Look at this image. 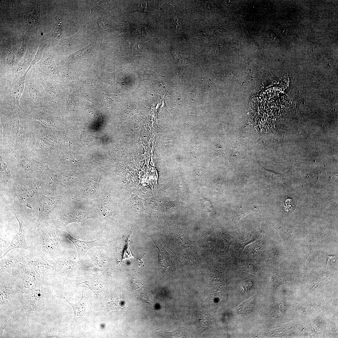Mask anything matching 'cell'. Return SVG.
Returning <instances> with one entry per match:
<instances>
[{"label":"cell","instance_id":"cell-12","mask_svg":"<svg viewBox=\"0 0 338 338\" xmlns=\"http://www.w3.org/2000/svg\"><path fill=\"white\" fill-rule=\"evenodd\" d=\"M55 261L53 277L61 281L67 283L69 278L74 275L77 269V264L72 258L66 255L54 258Z\"/></svg>","mask_w":338,"mask_h":338},{"label":"cell","instance_id":"cell-4","mask_svg":"<svg viewBox=\"0 0 338 338\" xmlns=\"http://www.w3.org/2000/svg\"><path fill=\"white\" fill-rule=\"evenodd\" d=\"M5 151L12 175L15 179H41L45 165L34 159L32 152L23 150Z\"/></svg>","mask_w":338,"mask_h":338},{"label":"cell","instance_id":"cell-21","mask_svg":"<svg viewBox=\"0 0 338 338\" xmlns=\"http://www.w3.org/2000/svg\"><path fill=\"white\" fill-rule=\"evenodd\" d=\"M29 69H28L22 76L15 80L12 85L11 92H9L10 95L6 97V100L12 102L20 109L22 108L20 105L19 100L24 91L26 77Z\"/></svg>","mask_w":338,"mask_h":338},{"label":"cell","instance_id":"cell-1","mask_svg":"<svg viewBox=\"0 0 338 338\" xmlns=\"http://www.w3.org/2000/svg\"><path fill=\"white\" fill-rule=\"evenodd\" d=\"M0 192L1 202L13 214L29 219L34 208L37 209L41 179H16L12 187Z\"/></svg>","mask_w":338,"mask_h":338},{"label":"cell","instance_id":"cell-20","mask_svg":"<svg viewBox=\"0 0 338 338\" xmlns=\"http://www.w3.org/2000/svg\"><path fill=\"white\" fill-rule=\"evenodd\" d=\"M19 225L18 232L14 236L8 247L6 249L3 256L4 257L10 250L15 248H20L23 250H29V247L26 242L25 231L26 226L24 222L18 218H16Z\"/></svg>","mask_w":338,"mask_h":338},{"label":"cell","instance_id":"cell-31","mask_svg":"<svg viewBox=\"0 0 338 338\" xmlns=\"http://www.w3.org/2000/svg\"><path fill=\"white\" fill-rule=\"evenodd\" d=\"M53 35L56 37H60L62 31V23L61 21L57 22L54 26L52 29Z\"/></svg>","mask_w":338,"mask_h":338},{"label":"cell","instance_id":"cell-26","mask_svg":"<svg viewBox=\"0 0 338 338\" xmlns=\"http://www.w3.org/2000/svg\"><path fill=\"white\" fill-rule=\"evenodd\" d=\"M0 273L6 272L9 273L13 272L19 264L17 258L7 259L4 257L0 258Z\"/></svg>","mask_w":338,"mask_h":338},{"label":"cell","instance_id":"cell-10","mask_svg":"<svg viewBox=\"0 0 338 338\" xmlns=\"http://www.w3.org/2000/svg\"><path fill=\"white\" fill-rule=\"evenodd\" d=\"M17 259L19 264L13 273L16 277L18 285L21 292L32 287L35 284L36 274L29 263L22 253L18 254Z\"/></svg>","mask_w":338,"mask_h":338},{"label":"cell","instance_id":"cell-7","mask_svg":"<svg viewBox=\"0 0 338 338\" xmlns=\"http://www.w3.org/2000/svg\"><path fill=\"white\" fill-rule=\"evenodd\" d=\"M49 215V223L61 229L71 223H81L91 218L84 212L73 208L66 202L63 201Z\"/></svg>","mask_w":338,"mask_h":338},{"label":"cell","instance_id":"cell-27","mask_svg":"<svg viewBox=\"0 0 338 338\" xmlns=\"http://www.w3.org/2000/svg\"><path fill=\"white\" fill-rule=\"evenodd\" d=\"M254 303V297L250 298L239 305L237 308V311L242 315L249 314L253 310Z\"/></svg>","mask_w":338,"mask_h":338},{"label":"cell","instance_id":"cell-3","mask_svg":"<svg viewBox=\"0 0 338 338\" xmlns=\"http://www.w3.org/2000/svg\"><path fill=\"white\" fill-rule=\"evenodd\" d=\"M29 250L44 258L53 259L66 255L64 243L57 236L55 227L47 222L37 228L32 227L25 235Z\"/></svg>","mask_w":338,"mask_h":338},{"label":"cell","instance_id":"cell-28","mask_svg":"<svg viewBox=\"0 0 338 338\" xmlns=\"http://www.w3.org/2000/svg\"><path fill=\"white\" fill-rule=\"evenodd\" d=\"M33 54L30 50H28L18 64L16 68V72L21 71H24L26 69L28 68L32 61Z\"/></svg>","mask_w":338,"mask_h":338},{"label":"cell","instance_id":"cell-2","mask_svg":"<svg viewBox=\"0 0 338 338\" xmlns=\"http://www.w3.org/2000/svg\"><path fill=\"white\" fill-rule=\"evenodd\" d=\"M0 148L31 152L27 145L30 135L25 130L20 114L23 110L9 101H0Z\"/></svg>","mask_w":338,"mask_h":338},{"label":"cell","instance_id":"cell-23","mask_svg":"<svg viewBox=\"0 0 338 338\" xmlns=\"http://www.w3.org/2000/svg\"><path fill=\"white\" fill-rule=\"evenodd\" d=\"M78 287H87L93 291L96 296H99L102 292L105 283L96 279L86 277L81 279L75 280Z\"/></svg>","mask_w":338,"mask_h":338},{"label":"cell","instance_id":"cell-32","mask_svg":"<svg viewBox=\"0 0 338 338\" xmlns=\"http://www.w3.org/2000/svg\"><path fill=\"white\" fill-rule=\"evenodd\" d=\"M294 204L292 201L290 199H287L284 204V209L287 213L292 212L294 209Z\"/></svg>","mask_w":338,"mask_h":338},{"label":"cell","instance_id":"cell-14","mask_svg":"<svg viewBox=\"0 0 338 338\" xmlns=\"http://www.w3.org/2000/svg\"><path fill=\"white\" fill-rule=\"evenodd\" d=\"M27 112L29 117L32 119L40 121L47 126L58 129V117L55 115L52 106L43 105L33 107Z\"/></svg>","mask_w":338,"mask_h":338},{"label":"cell","instance_id":"cell-5","mask_svg":"<svg viewBox=\"0 0 338 338\" xmlns=\"http://www.w3.org/2000/svg\"><path fill=\"white\" fill-rule=\"evenodd\" d=\"M34 285L21 292V303L25 312L27 325L36 321L44 311L47 302L43 290L44 279L37 277Z\"/></svg>","mask_w":338,"mask_h":338},{"label":"cell","instance_id":"cell-11","mask_svg":"<svg viewBox=\"0 0 338 338\" xmlns=\"http://www.w3.org/2000/svg\"><path fill=\"white\" fill-rule=\"evenodd\" d=\"M25 130L28 133L42 138L47 142L54 144L56 142V132L54 127L45 125L40 121L29 116L21 120Z\"/></svg>","mask_w":338,"mask_h":338},{"label":"cell","instance_id":"cell-30","mask_svg":"<svg viewBox=\"0 0 338 338\" xmlns=\"http://www.w3.org/2000/svg\"><path fill=\"white\" fill-rule=\"evenodd\" d=\"M130 234L127 237H125L126 238L125 240V246L124 250V252L123 255V259H125L126 258H129L131 257H133L129 247V242L130 241Z\"/></svg>","mask_w":338,"mask_h":338},{"label":"cell","instance_id":"cell-6","mask_svg":"<svg viewBox=\"0 0 338 338\" xmlns=\"http://www.w3.org/2000/svg\"><path fill=\"white\" fill-rule=\"evenodd\" d=\"M0 315L9 314L21 302V292L13 273H0Z\"/></svg>","mask_w":338,"mask_h":338},{"label":"cell","instance_id":"cell-15","mask_svg":"<svg viewBox=\"0 0 338 338\" xmlns=\"http://www.w3.org/2000/svg\"><path fill=\"white\" fill-rule=\"evenodd\" d=\"M40 86L35 75L31 76L27 74L23 93L26 98L33 104V107L45 105L44 97L41 93Z\"/></svg>","mask_w":338,"mask_h":338},{"label":"cell","instance_id":"cell-9","mask_svg":"<svg viewBox=\"0 0 338 338\" xmlns=\"http://www.w3.org/2000/svg\"><path fill=\"white\" fill-rule=\"evenodd\" d=\"M69 194V192L67 191L59 196L48 197L44 195L42 192H40L38 197L39 206V214L32 227L37 228L44 222L49 223L50 214L59 204L68 197Z\"/></svg>","mask_w":338,"mask_h":338},{"label":"cell","instance_id":"cell-8","mask_svg":"<svg viewBox=\"0 0 338 338\" xmlns=\"http://www.w3.org/2000/svg\"><path fill=\"white\" fill-rule=\"evenodd\" d=\"M27 145L34 159L51 167L55 164L57 152L53 144L30 135Z\"/></svg>","mask_w":338,"mask_h":338},{"label":"cell","instance_id":"cell-18","mask_svg":"<svg viewBox=\"0 0 338 338\" xmlns=\"http://www.w3.org/2000/svg\"><path fill=\"white\" fill-rule=\"evenodd\" d=\"M0 190H7L12 187L15 179L12 175L6 152L0 150Z\"/></svg>","mask_w":338,"mask_h":338},{"label":"cell","instance_id":"cell-33","mask_svg":"<svg viewBox=\"0 0 338 338\" xmlns=\"http://www.w3.org/2000/svg\"><path fill=\"white\" fill-rule=\"evenodd\" d=\"M15 55L14 53L10 51L6 55L5 59V63L9 66L13 65L15 61Z\"/></svg>","mask_w":338,"mask_h":338},{"label":"cell","instance_id":"cell-29","mask_svg":"<svg viewBox=\"0 0 338 338\" xmlns=\"http://www.w3.org/2000/svg\"><path fill=\"white\" fill-rule=\"evenodd\" d=\"M43 48L44 46L42 42H41L39 45L36 54L35 55L32 61L31 62L28 68L30 69L32 67L34 66L37 63H38L41 59Z\"/></svg>","mask_w":338,"mask_h":338},{"label":"cell","instance_id":"cell-35","mask_svg":"<svg viewBox=\"0 0 338 338\" xmlns=\"http://www.w3.org/2000/svg\"><path fill=\"white\" fill-rule=\"evenodd\" d=\"M145 254H144L143 256H142L140 258H139L138 259L139 261L140 262V264H140L139 265H141V264H142V265H143L144 266L143 263V261H142V259L143 258V256H144V255Z\"/></svg>","mask_w":338,"mask_h":338},{"label":"cell","instance_id":"cell-16","mask_svg":"<svg viewBox=\"0 0 338 338\" xmlns=\"http://www.w3.org/2000/svg\"><path fill=\"white\" fill-rule=\"evenodd\" d=\"M58 173L49 166L45 165L41 179V191L44 195L48 197L57 196Z\"/></svg>","mask_w":338,"mask_h":338},{"label":"cell","instance_id":"cell-22","mask_svg":"<svg viewBox=\"0 0 338 338\" xmlns=\"http://www.w3.org/2000/svg\"><path fill=\"white\" fill-rule=\"evenodd\" d=\"M64 298L72 307L74 313V317L71 324L72 326L75 327L84 319L86 315V303L88 297L84 294L83 291L82 296L79 302L74 304L69 302L66 298Z\"/></svg>","mask_w":338,"mask_h":338},{"label":"cell","instance_id":"cell-34","mask_svg":"<svg viewBox=\"0 0 338 338\" xmlns=\"http://www.w3.org/2000/svg\"><path fill=\"white\" fill-rule=\"evenodd\" d=\"M9 319H6L5 320L4 322H3L2 323H0V337L2 336L3 334V333L4 330L7 326L8 323L9 322Z\"/></svg>","mask_w":338,"mask_h":338},{"label":"cell","instance_id":"cell-24","mask_svg":"<svg viewBox=\"0 0 338 338\" xmlns=\"http://www.w3.org/2000/svg\"><path fill=\"white\" fill-rule=\"evenodd\" d=\"M105 310L109 311L113 310L130 309L124 304L120 295L114 296L107 300L105 303Z\"/></svg>","mask_w":338,"mask_h":338},{"label":"cell","instance_id":"cell-25","mask_svg":"<svg viewBox=\"0 0 338 338\" xmlns=\"http://www.w3.org/2000/svg\"><path fill=\"white\" fill-rule=\"evenodd\" d=\"M29 27L33 30H37L41 28L40 7L38 3L35 9L29 14L27 19Z\"/></svg>","mask_w":338,"mask_h":338},{"label":"cell","instance_id":"cell-19","mask_svg":"<svg viewBox=\"0 0 338 338\" xmlns=\"http://www.w3.org/2000/svg\"><path fill=\"white\" fill-rule=\"evenodd\" d=\"M38 64L39 73L36 76L50 80L54 76H59L58 69L51 55L46 54L44 56Z\"/></svg>","mask_w":338,"mask_h":338},{"label":"cell","instance_id":"cell-17","mask_svg":"<svg viewBox=\"0 0 338 338\" xmlns=\"http://www.w3.org/2000/svg\"><path fill=\"white\" fill-rule=\"evenodd\" d=\"M60 234L62 237L70 241L75 246L80 259L91 248L97 246H102L103 244L101 238L91 241H85L73 237L64 229H61Z\"/></svg>","mask_w":338,"mask_h":338},{"label":"cell","instance_id":"cell-13","mask_svg":"<svg viewBox=\"0 0 338 338\" xmlns=\"http://www.w3.org/2000/svg\"><path fill=\"white\" fill-rule=\"evenodd\" d=\"M24 251L22 253L32 266L36 277L45 280L53 276L54 268L47 263L44 258L29 250L24 249Z\"/></svg>","mask_w":338,"mask_h":338}]
</instances>
